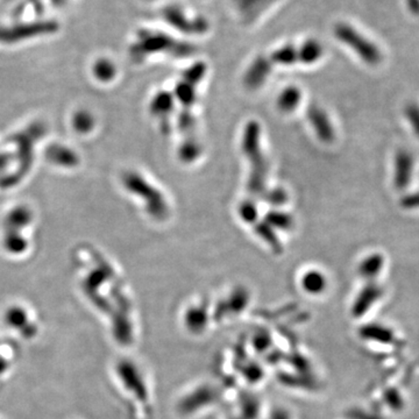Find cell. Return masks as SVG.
I'll return each instance as SVG.
<instances>
[{
	"label": "cell",
	"instance_id": "1",
	"mask_svg": "<svg viewBox=\"0 0 419 419\" xmlns=\"http://www.w3.org/2000/svg\"><path fill=\"white\" fill-rule=\"evenodd\" d=\"M196 49L189 42L180 41L161 30H143L130 48V55L135 62H143L154 54H169L174 57H187L195 54Z\"/></svg>",
	"mask_w": 419,
	"mask_h": 419
},
{
	"label": "cell",
	"instance_id": "2",
	"mask_svg": "<svg viewBox=\"0 0 419 419\" xmlns=\"http://www.w3.org/2000/svg\"><path fill=\"white\" fill-rule=\"evenodd\" d=\"M261 128L256 121H249L243 138V152L251 163L247 189L253 196H262L266 191L267 163L260 145Z\"/></svg>",
	"mask_w": 419,
	"mask_h": 419
},
{
	"label": "cell",
	"instance_id": "3",
	"mask_svg": "<svg viewBox=\"0 0 419 419\" xmlns=\"http://www.w3.org/2000/svg\"><path fill=\"white\" fill-rule=\"evenodd\" d=\"M125 187L145 201L147 212L156 221H165L169 216L168 204L161 191L157 190L136 172H127L124 176Z\"/></svg>",
	"mask_w": 419,
	"mask_h": 419
},
{
	"label": "cell",
	"instance_id": "4",
	"mask_svg": "<svg viewBox=\"0 0 419 419\" xmlns=\"http://www.w3.org/2000/svg\"><path fill=\"white\" fill-rule=\"evenodd\" d=\"M334 35L336 38L348 45L353 52L358 54L361 60L365 61L369 65H376L382 60V54L378 45L365 38L354 27L346 23H339L334 26Z\"/></svg>",
	"mask_w": 419,
	"mask_h": 419
},
{
	"label": "cell",
	"instance_id": "5",
	"mask_svg": "<svg viewBox=\"0 0 419 419\" xmlns=\"http://www.w3.org/2000/svg\"><path fill=\"white\" fill-rule=\"evenodd\" d=\"M207 67L204 62H196L183 72L180 82L175 86V97L182 105V111H191L197 99V86L205 77Z\"/></svg>",
	"mask_w": 419,
	"mask_h": 419
},
{
	"label": "cell",
	"instance_id": "6",
	"mask_svg": "<svg viewBox=\"0 0 419 419\" xmlns=\"http://www.w3.org/2000/svg\"><path fill=\"white\" fill-rule=\"evenodd\" d=\"M162 18L169 26L183 34H204L209 30V23L204 17H191L181 5L165 6Z\"/></svg>",
	"mask_w": 419,
	"mask_h": 419
},
{
	"label": "cell",
	"instance_id": "7",
	"mask_svg": "<svg viewBox=\"0 0 419 419\" xmlns=\"http://www.w3.org/2000/svg\"><path fill=\"white\" fill-rule=\"evenodd\" d=\"M57 25L54 23H25L19 26L3 27L0 26V41L13 42L19 41L23 39H28L35 35L52 33L57 30Z\"/></svg>",
	"mask_w": 419,
	"mask_h": 419
},
{
	"label": "cell",
	"instance_id": "8",
	"mask_svg": "<svg viewBox=\"0 0 419 419\" xmlns=\"http://www.w3.org/2000/svg\"><path fill=\"white\" fill-rule=\"evenodd\" d=\"M274 64L272 63L269 57L260 55V57L254 59L252 62L251 65L248 67L247 72L243 77V83L251 90H256L258 88H261L270 72L273 70Z\"/></svg>",
	"mask_w": 419,
	"mask_h": 419
},
{
	"label": "cell",
	"instance_id": "9",
	"mask_svg": "<svg viewBox=\"0 0 419 419\" xmlns=\"http://www.w3.org/2000/svg\"><path fill=\"white\" fill-rule=\"evenodd\" d=\"M307 116L314 133L323 143H329L334 140V126L329 121L327 113L317 105H311L307 110Z\"/></svg>",
	"mask_w": 419,
	"mask_h": 419
},
{
	"label": "cell",
	"instance_id": "10",
	"mask_svg": "<svg viewBox=\"0 0 419 419\" xmlns=\"http://www.w3.org/2000/svg\"><path fill=\"white\" fill-rule=\"evenodd\" d=\"M413 172V157L408 150H402L395 157L394 183L397 190H405L411 182Z\"/></svg>",
	"mask_w": 419,
	"mask_h": 419
},
{
	"label": "cell",
	"instance_id": "11",
	"mask_svg": "<svg viewBox=\"0 0 419 419\" xmlns=\"http://www.w3.org/2000/svg\"><path fill=\"white\" fill-rule=\"evenodd\" d=\"M382 295H383V288L378 283L371 282L365 285V288L360 292L356 302L353 304V316L356 318H360L361 316L367 314L368 311L371 310V307L381 298Z\"/></svg>",
	"mask_w": 419,
	"mask_h": 419
},
{
	"label": "cell",
	"instance_id": "12",
	"mask_svg": "<svg viewBox=\"0 0 419 419\" xmlns=\"http://www.w3.org/2000/svg\"><path fill=\"white\" fill-rule=\"evenodd\" d=\"M174 104H175V97L172 92L167 91H161L155 94V97L152 99V103L150 105V111L153 116H157L162 120V126L163 127L168 123L165 121L174 110Z\"/></svg>",
	"mask_w": 419,
	"mask_h": 419
},
{
	"label": "cell",
	"instance_id": "13",
	"mask_svg": "<svg viewBox=\"0 0 419 419\" xmlns=\"http://www.w3.org/2000/svg\"><path fill=\"white\" fill-rule=\"evenodd\" d=\"M360 337L380 344H391L395 340L393 331L389 327L380 324H368L362 326L360 329Z\"/></svg>",
	"mask_w": 419,
	"mask_h": 419
},
{
	"label": "cell",
	"instance_id": "14",
	"mask_svg": "<svg viewBox=\"0 0 419 419\" xmlns=\"http://www.w3.org/2000/svg\"><path fill=\"white\" fill-rule=\"evenodd\" d=\"M297 48H298V63L307 64V65L318 62L324 54L322 43L316 39H307Z\"/></svg>",
	"mask_w": 419,
	"mask_h": 419
},
{
	"label": "cell",
	"instance_id": "15",
	"mask_svg": "<svg viewBox=\"0 0 419 419\" xmlns=\"http://www.w3.org/2000/svg\"><path fill=\"white\" fill-rule=\"evenodd\" d=\"M302 92L296 86H288L277 98V108L283 113H290L300 105Z\"/></svg>",
	"mask_w": 419,
	"mask_h": 419
},
{
	"label": "cell",
	"instance_id": "16",
	"mask_svg": "<svg viewBox=\"0 0 419 419\" xmlns=\"http://www.w3.org/2000/svg\"><path fill=\"white\" fill-rule=\"evenodd\" d=\"M273 64L280 65H294L298 63V48L294 45H285L280 48L275 49L269 57Z\"/></svg>",
	"mask_w": 419,
	"mask_h": 419
},
{
	"label": "cell",
	"instance_id": "17",
	"mask_svg": "<svg viewBox=\"0 0 419 419\" xmlns=\"http://www.w3.org/2000/svg\"><path fill=\"white\" fill-rule=\"evenodd\" d=\"M385 265V258L381 254L369 255L360 263L359 273L366 280H373L381 273L382 268Z\"/></svg>",
	"mask_w": 419,
	"mask_h": 419
},
{
	"label": "cell",
	"instance_id": "18",
	"mask_svg": "<svg viewBox=\"0 0 419 419\" xmlns=\"http://www.w3.org/2000/svg\"><path fill=\"white\" fill-rule=\"evenodd\" d=\"M253 225H254L255 233L260 238H262V240L265 243H268V246L273 249L274 253L280 254L282 252L281 243H280V239L277 238L276 234L274 232L273 227H270L269 225L267 224L265 221H255Z\"/></svg>",
	"mask_w": 419,
	"mask_h": 419
},
{
	"label": "cell",
	"instance_id": "19",
	"mask_svg": "<svg viewBox=\"0 0 419 419\" xmlns=\"http://www.w3.org/2000/svg\"><path fill=\"white\" fill-rule=\"evenodd\" d=\"M263 221L269 225L273 229H292L294 226V218L290 214L282 212V211H269L266 214Z\"/></svg>",
	"mask_w": 419,
	"mask_h": 419
},
{
	"label": "cell",
	"instance_id": "20",
	"mask_svg": "<svg viewBox=\"0 0 419 419\" xmlns=\"http://www.w3.org/2000/svg\"><path fill=\"white\" fill-rule=\"evenodd\" d=\"M201 152L202 148L199 146L198 141L194 138H187L181 145L178 156L185 163H191L198 159Z\"/></svg>",
	"mask_w": 419,
	"mask_h": 419
},
{
	"label": "cell",
	"instance_id": "21",
	"mask_svg": "<svg viewBox=\"0 0 419 419\" xmlns=\"http://www.w3.org/2000/svg\"><path fill=\"white\" fill-rule=\"evenodd\" d=\"M302 285L303 288L311 294H320L326 287L325 277L322 273L312 270L304 275Z\"/></svg>",
	"mask_w": 419,
	"mask_h": 419
},
{
	"label": "cell",
	"instance_id": "22",
	"mask_svg": "<svg viewBox=\"0 0 419 419\" xmlns=\"http://www.w3.org/2000/svg\"><path fill=\"white\" fill-rule=\"evenodd\" d=\"M94 72L98 79H101V81H110L116 75V67L111 61L101 60L96 63Z\"/></svg>",
	"mask_w": 419,
	"mask_h": 419
},
{
	"label": "cell",
	"instance_id": "23",
	"mask_svg": "<svg viewBox=\"0 0 419 419\" xmlns=\"http://www.w3.org/2000/svg\"><path fill=\"white\" fill-rule=\"evenodd\" d=\"M240 217L248 224H254L258 219V209L252 201H243L239 206Z\"/></svg>",
	"mask_w": 419,
	"mask_h": 419
},
{
	"label": "cell",
	"instance_id": "24",
	"mask_svg": "<svg viewBox=\"0 0 419 419\" xmlns=\"http://www.w3.org/2000/svg\"><path fill=\"white\" fill-rule=\"evenodd\" d=\"M405 113L409 124L411 125L412 131L419 138V105L410 103L405 106Z\"/></svg>",
	"mask_w": 419,
	"mask_h": 419
},
{
	"label": "cell",
	"instance_id": "25",
	"mask_svg": "<svg viewBox=\"0 0 419 419\" xmlns=\"http://www.w3.org/2000/svg\"><path fill=\"white\" fill-rule=\"evenodd\" d=\"M262 198L265 199L267 203H269L272 205L280 206L283 205L287 202V194L282 189H274V190L268 191L261 196Z\"/></svg>",
	"mask_w": 419,
	"mask_h": 419
},
{
	"label": "cell",
	"instance_id": "26",
	"mask_svg": "<svg viewBox=\"0 0 419 419\" xmlns=\"http://www.w3.org/2000/svg\"><path fill=\"white\" fill-rule=\"evenodd\" d=\"M385 402L393 409L394 411H400L405 407V400L396 389H388L385 393Z\"/></svg>",
	"mask_w": 419,
	"mask_h": 419
},
{
	"label": "cell",
	"instance_id": "27",
	"mask_svg": "<svg viewBox=\"0 0 419 419\" xmlns=\"http://www.w3.org/2000/svg\"><path fill=\"white\" fill-rule=\"evenodd\" d=\"M265 1L267 0H236V4L240 8V11L249 13V12L254 11L255 8L261 6Z\"/></svg>",
	"mask_w": 419,
	"mask_h": 419
},
{
	"label": "cell",
	"instance_id": "28",
	"mask_svg": "<svg viewBox=\"0 0 419 419\" xmlns=\"http://www.w3.org/2000/svg\"><path fill=\"white\" fill-rule=\"evenodd\" d=\"M400 204L405 209H419V191L403 197Z\"/></svg>",
	"mask_w": 419,
	"mask_h": 419
},
{
	"label": "cell",
	"instance_id": "29",
	"mask_svg": "<svg viewBox=\"0 0 419 419\" xmlns=\"http://www.w3.org/2000/svg\"><path fill=\"white\" fill-rule=\"evenodd\" d=\"M348 416L351 417V419H381L378 416L375 415V413L362 411V410H359V409L352 410Z\"/></svg>",
	"mask_w": 419,
	"mask_h": 419
},
{
	"label": "cell",
	"instance_id": "30",
	"mask_svg": "<svg viewBox=\"0 0 419 419\" xmlns=\"http://www.w3.org/2000/svg\"><path fill=\"white\" fill-rule=\"evenodd\" d=\"M54 3H59V1H62V0H52Z\"/></svg>",
	"mask_w": 419,
	"mask_h": 419
}]
</instances>
